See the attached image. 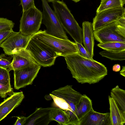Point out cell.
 Returning <instances> with one entry per match:
<instances>
[{"label":"cell","instance_id":"1","mask_svg":"<svg viewBox=\"0 0 125 125\" xmlns=\"http://www.w3.org/2000/svg\"><path fill=\"white\" fill-rule=\"evenodd\" d=\"M64 57L67 68L73 77L79 83L94 84L107 75V70L105 66L93 59L85 58L79 54Z\"/></svg>","mask_w":125,"mask_h":125},{"label":"cell","instance_id":"2","mask_svg":"<svg viewBox=\"0 0 125 125\" xmlns=\"http://www.w3.org/2000/svg\"><path fill=\"white\" fill-rule=\"evenodd\" d=\"M31 37L51 49L58 56L79 54L75 42L51 35L47 33L45 30L39 31Z\"/></svg>","mask_w":125,"mask_h":125},{"label":"cell","instance_id":"3","mask_svg":"<svg viewBox=\"0 0 125 125\" xmlns=\"http://www.w3.org/2000/svg\"><path fill=\"white\" fill-rule=\"evenodd\" d=\"M54 11L64 30L75 42L82 44V29L74 19L66 4L59 0L52 2Z\"/></svg>","mask_w":125,"mask_h":125},{"label":"cell","instance_id":"4","mask_svg":"<svg viewBox=\"0 0 125 125\" xmlns=\"http://www.w3.org/2000/svg\"><path fill=\"white\" fill-rule=\"evenodd\" d=\"M26 49L35 62L44 67L53 65L58 57L51 49L31 37Z\"/></svg>","mask_w":125,"mask_h":125},{"label":"cell","instance_id":"5","mask_svg":"<svg viewBox=\"0 0 125 125\" xmlns=\"http://www.w3.org/2000/svg\"><path fill=\"white\" fill-rule=\"evenodd\" d=\"M43 8L42 23L46 26V32L51 35L68 39L57 14L50 7L47 0H41Z\"/></svg>","mask_w":125,"mask_h":125},{"label":"cell","instance_id":"6","mask_svg":"<svg viewBox=\"0 0 125 125\" xmlns=\"http://www.w3.org/2000/svg\"><path fill=\"white\" fill-rule=\"evenodd\" d=\"M95 39L100 43L110 42H125V26L117 21L94 31Z\"/></svg>","mask_w":125,"mask_h":125},{"label":"cell","instance_id":"7","mask_svg":"<svg viewBox=\"0 0 125 125\" xmlns=\"http://www.w3.org/2000/svg\"><path fill=\"white\" fill-rule=\"evenodd\" d=\"M42 13L35 6L23 12L20 21L19 31L26 35L37 32L42 23Z\"/></svg>","mask_w":125,"mask_h":125},{"label":"cell","instance_id":"8","mask_svg":"<svg viewBox=\"0 0 125 125\" xmlns=\"http://www.w3.org/2000/svg\"><path fill=\"white\" fill-rule=\"evenodd\" d=\"M32 35H25L19 31H13L0 47L2 48L5 54L12 55L26 49Z\"/></svg>","mask_w":125,"mask_h":125},{"label":"cell","instance_id":"9","mask_svg":"<svg viewBox=\"0 0 125 125\" xmlns=\"http://www.w3.org/2000/svg\"><path fill=\"white\" fill-rule=\"evenodd\" d=\"M51 94L64 99L70 106L72 116L69 125H74V117L75 111L83 95L75 90L72 86L67 85L52 91Z\"/></svg>","mask_w":125,"mask_h":125},{"label":"cell","instance_id":"10","mask_svg":"<svg viewBox=\"0 0 125 125\" xmlns=\"http://www.w3.org/2000/svg\"><path fill=\"white\" fill-rule=\"evenodd\" d=\"M41 66L36 63L21 69L14 70L15 89L18 90L31 84L36 77Z\"/></svg>","mask_w":125,"mask_h":125},{"label":"cell","instance_id":"11","mask_svg":"<svg viewBox=\"0 0 125 125\" xmlns=\"http://www.w3.org/2000/svg\"><path fill=\"white\" fill-rule=\"evenodd\" d=\"M125 16V9L123 7L105 10L96 13L92 24L94 31L108 24L117 21Z\"/></svg>","mask_w":125,"mask_h":125},{"label":"cell","instance_id":"12","mask_svg":"<svg viewBox=\"0 0 125 125\" xmlns=\"http://www.w3.org/2000/svg\"><path fill=\"white\" fill-rule=\"evenodd\" d=\"M24 98L22 92H15L0 104V122L18 106Z\"/></svg>","mask_w":125,"mask_h":125},{"label":"cell","instance_id":"13","mask_svg":"<svg viewBox=\"0 0 125 125\" xmlns=\"http://www.w3.org/2000/svg\"><path fill=\"white\" fill-rule=\"evenodd\" d=\"M54 107L37 108L35 111L26 117L24 125H48L52 121L50 116L51 111Z\"/></svg>","mask_w":125,"mask_h":125},{"label":"cell","instance_id":"14","mask_svg":"<svg viewBox=\"0 0 125 125\" xmlns=\"http://www.w3.org/2000/svg\"><path fill=\"white\" fill-rule=\"evenodd\" d=\"M79 125H111L110 113H101L93 110L82 119Z\"/></svg>","mask_w":125,"mask_h":125},{"label":"cell","instance_id":"15","mask_svg":"<svg viewBox=\"0 0 125 125\" xmlns=\"http://www.w3.org/2000/svg\"><path fill=\"white\" fill-rule=\"evenodd\" d=\"M11 62L12 70H19L37 63L26 49L13 54Z\"/></svg>","mask_w":125,"mask_h":125},{"label":"cell","instance_id":"16","mask_svg":"<svg viewBox=\"0 0 125 125\" xmlns=\"http://www.w3.org/2000/svg\"><path fill=\"white\" fill-rule=\"evenodd\" d=\"M83 42L84 48L91 57L94 56V37L92 23L84 21L82 23Z\"/></svg>","mask_w":125,"mask_h":125},{"label":"cell","instance_id":"17","mask_svg":"<svg viewBox=\"0 0 125 125\" xmlns=\"http://www.w3.org/2000/svg\"><path fill=\"white\" fill-rule=\"evenodd\" d=\"M93 110L92 100L86 95L83 94L75 112L74 125H79L82 119Z\"/></svg>","mask_w":125,"mask_h":125},{"label":"cell","instance_id":"18","mask_svg":"<svg viewBox=\"0 0 125 125\" xmlns=\"http://www.w3.org/2000/svg\"><path fill=\"white\" fill-rule=\"evenodd\" d=\"M111 125H125V114L118 108L114 100L108 96Z\"/></svg>","mask_w":125,"mask_h":125},{"label":"cell","instance_id":"19","mask_svg":"<svg viewBox=\"0 0 125 125\" xmlns=\"http://www.w3.org/2000/svg\"><path fill=\"white\" fill-rule=\"evenodd\" d=\"M110 96L115 101L118 108L125 114V91L117 85L112 88Z\"/></svg>","mask_w":125,"mask_h":125},{"label":"cell","instance_id":"20","mask_svg":"<svg viewBox=\"0 0 125 125\" xmlns=\"http://www.w3.org/2000/svg\"><path fill=\"white\" fill-rule=\"evenodd\" d=\"M50 116L52 121H56L60 125H69L68 116L62 109L54 107L50 112Z\"/></svg>","mask_w":125,"mask_h":125},{"label":"cell","instance_id":"21","mask_svg":"<svg viewBox=\"0 0 125 125\" xmlns=\"http://www.w3.org/2000/svg\"><path fill=\"white\" fill-rule=\"evenodd\" d=\"M122 0H102L96 13L107 9L123 7Z\"/></svg>","mask_w":125,"mask_h":125},{"label":"cell","instance_id":"22","mask_svg":"<svg viewBox=\"0 0 125 125\" xmlns=\"http://www.w3.org/2000/svg\"><path fill=\"white\" fill-rule=\"evenodd\" d=\"M97 45L104 50L118 52L125 50V42H110L99 43Z\"/></svg>","mask_w":125,"mask_h":125},{"label":"cell","instance_id":"23","mask_svg":"<svg viewBox=\"0 0 125 125\" xmlns=\"http://www.w3.org/2000/svg\"><path fill=\"white\" fill-rule=\"evenodd\" d=\"M103 57L112 60L122 61L125 60V50L118 51H111L104 50L99 52Z\"/></svg>","mask_w":125,"mask_h":125},{"label":"cell","instance_id":"24","mask_svg":"<svg viewBox=\"0 0 125 125\" xmlns=\"http://www.w3.org/2000/svg\"><path fill=\"white\" fill-rule=\"evenodd\" d=\"M5 54L1 53L0 55V67L5 69L10 72L12 70L11 66V58L7 57Z\"/></svg>","mask_w":125,"mask_h":125},{"label":"cell","instance_id":"25","mask_svg":"<svg viewBox=\"0 0 125 125\" xmlns=\"http://www.w3.org/2000/svg\"><path fill=\"white\" fill-rule=\"evenodd\" d=\"M9 72L6 69L0 67V83L11 86Z\"/></svg>","mask_w":125,"mask_h":125},{"label":"cell","instance_id":"26","mask_svg":"<svg viewBox=\"0 0 125 125\" xmlns=\"http://www.w3.org/2000/svg\"><path fill=\"white\" fill-rule=\"evenodd\" d=\"M15 24L6 18H0V31L13 29Z\"/></svg>","mask_w":125,"mask_h":125},{"label":"cell","instance_id":"27","mask_svg":"<svg viewBox=\"0 0 125 125\" xmlns=\"http://www.w3.org/2000/svg\"><path fill=\"white\" fill-rule=\"evenodd\" d=\"M11 86L6 85L0 83V96L5 98L8 95H11L13 93Z\"/></svg>","mask_w":125,"mask_h":125},{"label":"cell","instance_id":"28","mask_svg":"<svg viewBox=\"0 0 125 125\" xmlns=\"http://www.w3.org/2000/svg\"><path fill=\"white\" fill-rule=\"evenodd\" d=\"M20 4L22 6V12L35 6L34 0H20Z\"/></svg>","mask_w":125,"mask_h":125},{"label":"cell","instance_id":"29","mask_svg":"<svg viewBox=\"0 0 125 125\" xmlns=\"http://www.w3.org/2000/svg\"><path fill=\"white\" fill-rule=\"evenodd\" d=\"M79 51V54L82 56L89 59H92L89 53L86 50L82 44L75 42Z\"/></svg>","mask_w":125,"mask_h":125},{"label":"cell","instance_id":"30","mask_svg":"<svg viewBox=\"0 0 125 125\" xmlns=\"http://www.w3.org/2000/svg\"><path fill=\"white\" fill-rule=\"evenodd\" d=\"M13 29L0 31V46L13 31Z\"/></svg>","mask_w":125,"mask_h":125},{"label":"cell","instance_id":"31","mask_svg":"<svg viewBox=\"0 0 125 125\" xmlns=\"http://www.w3.org/2000/svg\"><path fill=\"white\" fill-rule=\"evenodd\" d=\"M26 117L21 116L17 117V119L14 124V125H23L26 123Z\"/></svg>","mask_w":125,"mask_h":125},{"label":"cell","instance_id":"32","mask_svg":"<svg viewBox=\"0 0 125 125\" xmlns=\"http://www.w3.org/2000/svg\"><path fill=\"white\" fill-rule=\"evenodd\" d=\"M121 69V66L120 64H116L114 65L113 67V70L114 72L119 71Z\"/></svg>","mask_w":125,"mask_h":125},{"label":"cell","instance_id":"33","mask_svg":"<svg viewBox=\"0 0 125 125\" xmlns=\"http://www.w3.org/2000/svg\"><path fill=\"white\" fill-rule=\"evenodd\" d=\"M120 73V74L124 77H125V66H122V69Z\"/></svg>","mask_w":125,"mask_h":125},{"label":"cell","instance_id":"34","mask_svg":"<svg viewBox=\"0 0 125 125\" xmlns=\"http://www.w3.org/2000/svg\"><path fill=\"white\" fill-rule=\"evenodd\" d=\"M45 99L47 100H51L52 98L51 96L49 94L45 95L44 96Z\"/></svg>","mask_w":125,"mask_h":125},{"label":"cell","instance_id":"35","mask_svg":"<svg viewBox=\"0 0 125 125\" xmlns=\"http://www.w3.org/2000/svg\"><path fill=\"white\" fill-rule=\"evenodd\" d=\"M48 2H52L53 1L56 0H47Z\"/></svg>","mask_w":125,"mask_h":125},{"label":"cell","instance_id":"36","mask_svg":"<svg viewBox=\"0 0 125 125\" xmlns=\"http://www.w3.org/2000/svg\"><path fill=\"white\" fill-rule=\"evenodd\" d=\"M75 2H79L81 0H72Z\"/></svg>","mask_w":125,"mask_h":125},{"label":"cell","instance_id":"37","mask_svg":"<svg viewBox=\"0 0 125 125\" xmlns=\"http://www.w3.org/2000/svg\"><path fill=\"white\" fill-rule=\"evenodd\" d=\"M122 0V2H123V5H124L125 4V0Z\"/></svg>","mask_w":125,"mask_h":125}]
</instances>
